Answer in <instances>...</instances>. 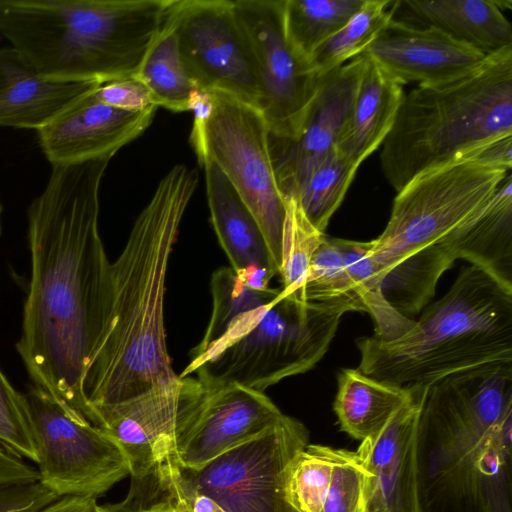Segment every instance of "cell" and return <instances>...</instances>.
<instances>
[{
    "instance_id": "obj_1",
    "label": "cell",
    "mask_w": 512,
    "mask_h": 512,
    "mask_svg": "<svg viewBox=\"0 0 512 512\" xmlns=\"http://www.w3.org/2000/svg\"><path fill=\"white\" fill-rule=\"evenodd\" d=\"M110 159L52 167L31 202V278L16 345L35 386L89 421L82 380L112 294L99 232V190Z\"/></svg>"
},
{
    "instance_id": "obj_2",
    "label": "cell",
    "mask_w": 512,
    "mask_h": 512,
    "mask_svg": "<svg viewBox=\"0 0 512 512\" xmlns=\"http://www.w3.org/2000/svg\"><path fill=\"white\" fill-rule=\"evenodd\" d=\"M197 185L195 169L172 167L111 263L110 310L82 380L93 424L98 412L179 377L167 351L165 282L179 226Z\"/></svg>"
},
{
    "instance_id": "obj_3",
    "label": "cell",
    "mask_w": 512,
    "mask_h": 512,
    "mask_svg": "<svg viewBox=\"0 0 512 512\" xmlns=\"http://www.w3.org/2000/svg\"><path fill=\"white\" fill-rule=\"evenodd\" d=\"M416 468L419 512H512V363L425 387Z\"/></svg>"
},
{
    "instance_id": "obj_4",
    "label": "cell",
    "mask_w": 512,
    "mask_h": 512,
    "mask_svg": "<svg viewBox=\"0 0 512 512\" xmlns=\"http://www.w3.org/2000/svg\"><path fill=\"white\" fill-rule=\"evenodd\" d=\"M172 0H0V34L44 78L135 76Z\"/></svg>"
},
{
    "instance_id": "obj_5",
    "label": "cell",
    "mask_w": 512,
    "mask_h": 512,
    "mask_svg": "<svg viewBox=\"0 0 512 512\" xmlns=\"http://www.w3.org/2000/svg\"><path fill=\"white\" fill-rule=\"evenodd\" d=\"M508 172L463 156L419 173L397 192L386 227L369 241V256L395 310L410 318L426 307L456 260V230Z\"/></svg>"
},
{
    "instance_id": "obj_6",
    "label": "cell",
    "mask_w": 512,
    "mask_h": 512,
    "mask_svg": "<svg viewBox=\"0 0 512 512\" xmlns=\"http://www.w3.org/2000/svg\"><path fill=\"white\" fill-rule=\"evenodd\" d=\"M358 369L379 381L427 387L446 376L491 363H512V291L470 265L438 301L394 340L356 341Z\"/></svg>"
},
{
    "instance_id": "obj_7",
    "label": "cell",
    "mask_w": 512,
    "mask_h": 512,
    "mask_svg": "<svg viewBox=\"0 0 512 512\" xmlns=\"http://www.w3.org/2000/svg\"><path fill=\"white\" fill-rule=\"evenodd\" d=\"M512 136V47L475 70L404 94L380 162L398 192L419 173Z\"/></svg>"
},
{
    "instance_id": "obj_8",
    "label": "cell",
    "mask_w": 512,
    "mask_h": 512,
    "mask_svg": "<svg viewBox=\"0 0 512 512\" xmlns=\"http://www.w3.org/2000/svg\"><path fill=\"white\" fill-rule=\"evenodd\" d=\"M344 313L340 307L297 303L280 288L258 319L193 373L207 387L240 384L264 392L312 369L328 351Z\"/></svg>"
},
{
    "instance_id": "obj_9",
    "label": "cell",
    "mask_w": 512,
    "mask_h": 512,
    "mask_svg": "<svg viewBox=\"0 0 512 512\" xmlns=\"http://www.w3.org/2000/svg\"><path fill=\"white\" fill-rule=\"evenodd\" d=\"M211 93L212 114L193 122L190 142L197 156L219 166L253 214L279 273L285 200L272 164L268 126L255 107L221 91Z\"/></svg>"
},
{
    "instance_id": "obj_10",
    "label": "cell",
    "mask_w": 512,
    "mask_h": 512,
    "mask_svg": "<svg viewBox=\"0 0 512 512\" xmlns=\"http://www.w3.org/2000/svg\"><path fill=\"white\" fill-rule=\"evenodd\" d=\"M39 482L57 497L97 498L129 474L127 455L105 430L34 386L25 394Z\"/></svg>"
},
{
    "instance_id": "obj_11",
    "label": "cell",
    "mask_w": 512,
    "mask_h": 512,
    "mask_svg": "<svg viewBox=\"0 0 512 512\" xmlns=\"http://www.w3.org/2000/svg\"><path fill=\"white\" fill-rule=\"evenodd\" d=\"M308 441L305 425L284 414L265 432L201 467L179 466L186 481L224 512H296L286 499V478Z\"/></svg>"
},
{
    "instance_id": "obj_12",
    "label": "cell",
    "mask_w": 512,
    "mask_h": 512,
    "mask_svg": "<svg viewBox=\"0 0 512 512\" xmlns=\"http://www.w3.org/2000/svg\"><path fill=\"white\" fill-rule=\"evenodd\" d=\"M261 93L260 112L269 134L293 139L299 133L321 77L286 36L284 0H233Z\"/></svg>"
},
{
    "instance_id": "obj_13",
    "label": "cell",
    "mask_w": 512,
    "mask_h": 512,
    "mask_svg": "<svg viewBox=\"0 0 512 512\" xmlns=\"http://www.w3.org/2000/svg\"><path fill=\"white\" fill-rule=\"evenodd\" d=\"M168 17L196 85L231 95L260 111L252 56L232 0H172Z\"/></svg>"
},
{
    "instance_id": "obj_14",
    "label": "cell",
    "mask_w": 512,
    "mask_h": 512,
    "mask_svg": "<svg viewBox=\"0 0 512 512\" xmlns=\"http://www.w3.org/2000/svg\"><path fill=\"white\" fill-rule=\"evenodd\" d=\"M283 415L264 392L240 384L206 386L176 424L172 449L181 467L198 468L265 432Z\"/></svg>"
},
{
    "instance_id": "obj_15",
    "label": "cell",
    "mask_w": 512,
    "mask_h": 512,
    "mask_svg": "<svg viewBox=\"0 0 512 512\" xmlns=\"http://www.w3.org/2000/svg\"><path fill=\"white\" fill-rule=\"evenodd\" d=\"M363 54L321 77L297 136L269 134L272 164L283 197H290L345 133L361 78Z\"/></svg>"
},
{
    "instance_id": "obj_16",
    "label": "cell",
    "mask_w": 512,
    "mask_h": 512,
    "mask_svg": "<svg viewBox=\"0 0 512 512\" xmlns=\"http://www.w3.org/2000/svg\"><path fill=\"white\" fill-rule=\"evenodd\" d=\"M94 91L70 103L37 130L39 146L52 167L112 158L152 122L156 106L122 110L96 100Z\"/></svg>"
},
{
    "instance_id": "obj_17",
    "label": "cell",
    "mask_w": 512,
    "mask_h": 512,
    "mask_svg": "<svg viewBox=\"0 0 512 512\" xmlns=\"http://www.w3.org/2000/svg\"><path fill=\"white\" fill-rule=\"evenodd\" d=\"M205 389L196 377L179 376L171 383L98 412L95 425L121 446L129 461V474L136 475L172 448L176 424Z\"/></svg>"
},
{
    "instance_id": "obj_18",
    "label": "cell",
    "mask_w": 512,
    "mask_h": 512,
    "mask_svg": "<svg viewBox=\"0 0 512 512\" xmlns=\"http://www.w3.org/2000/svg\"><path fill=\"white\" fill-rule=\"evenodd\" d=\"M412 389L383 429L355 451L365 471V512H419L416 431L425 387Z\"/></svg>"
},
{
    "instance_id": "obj_19",
    "label": "cell",
    "mask_w": 512,
    "mask_h": 512,
    "mask_svg": "<svg viewBox=\"0 0 512 512\" xmlns=\"http://www.w3.org/2000/svg\"><path fill=\"white\" fill-rule=\"evenodd\" d=\"M401 85H429L478 68L486 55L434 28L388 23L363 53Z\"/></svg>"
},
{
    "instance_id": "obj_20",
    "label": "cell",
    "mask_w": 512,
    "mask_h": 512,
    "mask_svg": "<svg viewBox=\"0 0 512 512\" xmlns=\"http://www.w3.org/2000/svg\"><path fill=\"white\" fill-rule=\"evenodd\" d=\"M197 157L205 172L211 222L230 267L247 283L270 287L278 268L255 217L219 166L207 156Z\"/></svg>"
},
{
    "instance_id": "obj_21",
    "label": "cell",
    "mask_w": 512,
    "mask_h": 512,
    "mask_svg": "<svg viewBox=\"0 0 512 512\" xmlns=\"http://www.w3.org/2000/svg\"><path fill=\"white\" fill-rule=\"evenodd\" d=\"M509 1L397 0L392 20L419 28H434L488 56L512 47V28L502 10Z\"/></svg>"
},
{
    "instance_id": "obj_22",
    "label": "cell",
    "mask_w": 512,
    "mask_h": 512,
    "mask_svg": "<svg viewBox=\"0 0 512 512\" xmlns=\"http://www.w3.org/2000/svg\"><path fill=\"white\" fill-rule=\"evenodd\" d=\"M100 85L48 80L17 49L0 48V126L37 131Z\"/></svg>"
},
{
    "instance_id": "obj_23",
    "label": "cell",
    "mask_w": 512,
    "mask_h": 512,
    "mask_svg": "<svg viewBox=\"0 0 512 512\" xmlns=\"http://www.w3.org/2000/svg\"><path fill=\"white\" fill-rule=\"evenodd\" d=\"M456 259L477 266L512 291V178L456 230Z\"/></svg>"
},
{
    "instance_id": "obj_24",
    "label": "cell",
    "mask_w": 512,
    "mask_h": 512,
    "mask_svg": "<svg viewBox=\"0 0 512 512\" xmlns=\"http://www.w3.org/2000/svg\"><path fill=\"white\" fill-rule=\"evenodd\" d=\"M364 56L365 63L350 120L337 146L358 166L382 145L395 122L405 94L403 85Z\"/></svg>"
},
{
    "instance_id": "obj_25",
    "label": "cell",
    "mask_w": 512,
    "mask_h": 512,
    "mask_svg": "<svg viewBox=\"0 0 512 512\" xmlns=\"http://www.w3.org/2000/svg\"><path fill=\"white\" fill-rule=\"evenodd\" d=\"M211 293L213 305L208 326L200 343L192 349L190 362L180 377L191 376L214 351L258 318L279 295L280 288L253 286L231 267H222L212 274Z\"/></svg>"
},
{
    "instance_id": "obj_26",
    "label": "cell",
    "mask_w": 512,
    "mask_h": 512,
    "mask_svg": "<svg viewBox=\"0 0 512 512\" xmlns=\"http://www.w3.org/2000/svg\"><path fill=\"white\" fill-rule=\"evenodd\" d=\"M412 391L374 379L358 368L342 369L333 404L341 430L360 441L376 435L409 400Z\"/></svg>"
},
{
    "instance_id": "obj_27",
    "label": "cell",
    "mask_w": 512,
    "mask_h": 512,
    "mask_svg": "<svg viewBox=\"0 0 512 512\" xmlns=\"http://www.w3.org/2000/svg\"><path fill=\"white\" fill-rule=\"evenodd\" d=\"M123 502L138 512H224L186 481L172 448L143 472L131 475Z\"/></svg>"
},
{
    "instance_id": "obj_28",
    "label": "cell",
    "mask_w": 512,
    "mask_h": 512,
    "mask_svg": "<svg viewBox=\"0 0 512 512\" xmlns=\"http://www.w3.org/2000/svg\"><path fill=\"white\" fill-rule=\"evenodd\" d=\"M134 77L147 87L156 107L175 112L189 111L191 98L200 88L184 65L168 12L163 27Z\"/></svg>"
},
{
    "instance_id": "obj_29",
    "label": "cell",
    "mask_w": 512,
    "mask_h": 512,
    "mask_svg": "<svg viewBox=\"0 0 512 512\" xmlns=\"http://www.w3.org/2000/svg\"><path fill=\"white\" fill-rule=\"evenodd\" d=\"M353 289L364 312L372 317L374 336L382 340H394L414 325V320L395 310L387 301L382 279L369 256V242L335 238Z\"/></svg>"
},
{
    "instance_id": "obj_30",
    "label": "cell",
    "mask_w": 512,
    "mask_h": 512,
    "mask_svg": "<svg viewBox=\"0 0 512 512\" xmlns=\"http://www.w3.org/2000/svg\"><path fill=\"white\" fill-rule=\"evenodd\" d=\"M365 0H284L286 36L309 62L313 53L335 34Z\"/></svg>"
},
{
    "instance_id": "obj_31",
    "label": "cell",
    "mask_w": 512,
    "mask_h": 512,
    "mask_svg": "<svg viewBox=\"0 0 512 512\" xmlns=\"http://www.w3.org/2000/svg\"><path fill=\"white\" fill-rule=\"evenodd\" d=\"M358 168V165L335 147L312 169L290 196L317 230L324 232L327 228Z\"/></svg>"
},
{
    "instance_id": "obj_32",
    "label": "cell",
    "mask_w": 512,
    "mask_h": 512,
    "mask_svg": "<svg viewBox=\"0 0 512 512\" xmlns=\"http://www.w3.org/2000/svg\"><path fill=\"white\" fill-rule=\"evenodd\" d=\"M390 0H365L354 15L311 56L315 71L324 76L363 54L392 19Z\"/></svg>"
},
{
    "instance_id": "obj_33",
    "label": "cell",
    "mask_w": 512,
    "mask_h": 512,
    "mask_svg": "<svg viewBox=\"0 0 512 512\" xmlns=\"http://www.w3.org/2000/svg\"><path fill=\"white\" fill-rule=\"evenodd\" d=\"M285 200V219L281 241V261L278 275L283 295L300 304L305 300V282L311 259L325 232L317 230L305 217L298 203Z\"/></svg>"
},
{
    "instance_id": "obj_34",
    "label": "cell",
    "mask_w": 512,
    "mask_h": 512,
    "mask_svg": "<svg viewBox=\"0 0 512 512\" xmlns=\"http://www.w3.org/2000/svg\"><path fill=\"white\" fill-rule=\"evenodd\" d=\"M304 293L307 303L364 312L334 237L323 235L311 259Z\"/></svg>"
},
{
    "instance_id": "obj_35",
    "label": "cell",
    "mask_w": 512,
    "mask_h": 512,
    "mask_svg": "<svg viewBox=\"0 0 512 512\" xmlns=\"http://www.w3.org/2000/svg\"><path fill=\"white\" fill-rule=\"evenodd\" d=\"M0 447L35 464L38 461L34 425L27 398L11 385L1 368Z\"/></svg>"
},
{
    "instance_id": "obj_36",
    "label": "cell",
    "mask_w": 512,
    "mask_h": 512,
    "mask_svg": "<svg viewBox=\"0 0 512 512\" xmlns=\"http://www.w3.org/2000/svg\"><path fill=\"white\" fill-rule=\"evenodd\" d=\"M365 471L355 451L336 449L319 512H365Z\"/></svg>"
},
{
    "instance_id": "obj_37",
    "label": "cell",
    "mask_w": 512,
    "mask_h": 512,
    "mask_svg": "<svg viewBox=\"0 0 512 512\" xmlns=\"http://www.w3.org/2000/svg\"><path fill=\"white\" fill-rule=\"evenodd\" d=\"M94 97L103 104L127 111L155 106L147 87L134 76L101 84L94 91Z\"/></svg>"
},
{
    "instance_id": "obj_38",
    "label": "cell",
    "mask_w": 512,
    "mask_h": 512,
    "mask_svg": "<svg viewBox=\"0 0 512 512\" xmlns=\"http://www.w3.org/2000/svg\"><path fill=\"white\" fill-rule=\"evenodd\" d=\"M58 498L39 481L0 486V512H36Z\"/></svg>"
},
{
    "instance_id": "obj_39",
    "label": "cell",
    "mask_w": 512,
    "mask_h": 512,
    "mask_svg": "<svg viewBox=\"0 0 512 512\" xmlns=\"http://www.w3.org/2000/svg\"><path fill=\"white\" fill-rule=\"evenodd\" d=\"M39 481L37 468L0 447V486Z\"/></svg>"
},
{
    "instance_id": "obj_40",
    "label": "cell",
    "mask_w": 512,
    "mask_h": 512,
    "mask_svg": "<svg viewBox=\"0 0 512 512\" xmlns=\"http://www.w3.org/2000/svg\"><path fill=\"white\" fill-rule=\"evenodd\" d=\"M467 156L480 163L509 171L512 167V136L490 142Z\"/></svg>"
},
{
    "instance_id": "obj_41",
    "label": "cell",
    "mask_w": 512,
    "mask_h": 512,
    "mask_svg": "<svg viewBox=\"0 0 512 512\" xmlns=\"http://www.w3.org/2000/svg\"><path fill=\"white\" fill-rule=\"evenodd\" d=\"M96 499L92 497H59L36 512H95Z\"/></svg>"
},
{
    "instance_id": "obj_42",
    "label": "cell",
    "mask_w": 512,
    "mask_h": 512,
    "mask_svg": "<svg viewBox=\"0 0 512 512\" xmlns=\"http://www.w3.org/2000/svg\"><path fill=\"white\" fill-rule=\"evenodd\" d=\"M214 107L211 91L198 89L193 94L189 111L193 112L195 122H204L209 119Z\"/></svg>"
},
{
    "instance_id": "obj_43",
    "label": "cell",
    "mask_w": 512,
    "mask_h": 512,
    "mask_svg": "<svg viewBox=\"0 0 512 512\" xmlns=\"http://www.w3.org/2000/svg\"><path fill=\"white\" fill-rule=\"evenodd\" d=\"M95 512H136L123 501L113 504L98 505L96 504Z\"/></svg>"
},
{
    "instance_id": "obj_44",
    "label": "cell",
    "mask_w": 512,
    "mask_h": 512,
    "mask_svg": "<svg viewBox=\"0 0 512 512\" xmlns=\"http://www.w3.org/2000/svg\"><path fill=\"white\" fill-rule=\"evenodd\" d=\"M2 212H3V206L0 201V234H1V227H2V224H1Z\"/></svg>"
},
{
    "instance_id": "obj_45",
    "label": "cell",
    "mask_w": 512,
    "mask_h": 512,
    "mask_svg": "<svg viewBox=\"0 0 512 512\" xmlns=\"http://www.w3.org/2000/svg\"><path fill=\"white\" fill-rule=\"evenodd\" d=\"M123 503H124V502H123ZM124 504H125V503H124ZM128 507H129V506H128ZM131 509H132V508H131ZM133 510H134V509H133ZM134 511H135V510H134ZM136 512H138V511H136Z\"/></svg>"
}]
</instances>
